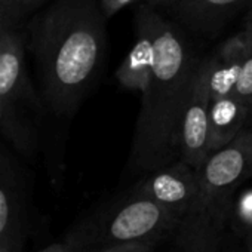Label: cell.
<instances>
[{"mask_svg": "<svg viewBox=\"0 0 252 252\" xmlns=\"http://www.w3.org/2000/svg\"><path fill=\"white\" fill-rule=\"evenodd\" d=\"M135 17L153 39L155 63L126 163L131 175L149 174L178 160L181 116L202 60L181 27L156 8L143 3Z\"/></svg>", "mask_w": 252, "mask_h": 252, "instance_id": "6da1fadb", "label": "cell"}, {"mask_svg": "<svg viewBox=\"0 0 252 252\" xmlns=\"http://www.w3.org/2000/svg\"><path fill=\"white\" fill-rule=\"evenodd\" d=\"M98 0H55L30 24L43 98L58 114H71L101 68L107 48Z\"/></svg>", "mask_w": 252, "mask_h": 252, "instance_id": "7a4b0ae2", "label": "cell"}, {"mask_svg": "<svg viewBox=\"0 0 252 252\" xmlns=\"http://www.w3.org/2000/svg\"><path fill=\"white\" fill-rule=\"evenodd\" d=\"M197 196L172 239L218 246L227 214L240 186L252 177V122L196 169Z\"/></svg>", "mask_w": 252, "mask_h": 252, "instance_id": "3957f363", "label": "cell"}, {"mask_svg": "<svg viewBox=\"0 0 252 252\" xmlns=\"http://www.w3.org/2000/svg\"><path fill=\"white\" fill-rule=\"evenodd\" d=\"M180 220L146 197H126L104 220L99 227L98 242L104 246L119 243H144L156 248L172 239Z\"/></svg>", "mask_w": 252, "mask_h": 252, "instance_id": "277c9868", "label": "cell"}, {"mask_svg": "<svg viewBox=\"0 0 252 252\" xmlns=\"http://www.w3.org/2000/svg\"><path fill=\"white\" fill-rule=\"evenodd\" d=\"M129 196L153 200L181 222L191 211L197 196L196 169L178 159L168 166L149 172L131 189Z\"/></svg>", "mask_w": 252, "mask_h": 252, "instance_id": "5b68a950", "label": "cell"}, {"mask_svg": "<svg viewBox=\"0 0 252 252\" xmlns=\"http://www.w3.org/2000/svg\"><path fill=\"white\" fill-rule=\"evenodd\" d=\"M209 104L208 58L203 57L183 110L178 135V159L194 169H197L208 158Z\"/></svg>", "mask_w": 252, "mask_h": 252, "instance_id": "8992f818", "label": "cell"}, {"mask_svg": "<svg viewBox=\"0 0 252 252\" xmlns=\"http://www.w3.org/2000/svg\"><path fill=\"white\" fill-rule=\"evenodd\" d=\"M24 45L20 34L8 32L0 34V108L3 126L11 137H20V123L15 116V104L27 96L29 80L24 61Z\"/></svg>", "mask_w": 252, "mask_h": 252, "instance_id": "52a82bcc", "label": "cell"}, {"mask_svg": "<svg viewBox=\"0 0 252 252\" xmlns=\"http://www.w3.org/2000/svg\"><path fill=\"white\" fill-rule=\"evenodd\" d=\"M252 8V0H180L172 6L178 23L202 37H217L239 14Z\"/></svg>", "mask_w": 252, "mask_h": 252, "instance_id": "ba28073f", "label": "cell"}, {"mask_svg": "<svg viewBox=\"0 0 252 252\" xmlns=\"http://www.w3.org/2000/svg\"><path fill=\"white\" fill-rule=\"evenodd\" d=\"M249 40L251 30L242 29L236 34L222 40L217 49L206 57L208 89L211 101L233 94L249 46Z\"/></svg>", "mask_w": 252, "mask_h": 252, "instance_id": "9c48e42d", "label": "cell"}, {"mask_svg": "<svg viewBox=\"0 0 252 252\" xmlns=\"http://www.w3.org/2000/svg\"><path fill=\"white\" fill-rule=\"evenodd\" d=\"M251 111L233 94L212 99L209 104L208 155L228 144L249 123Z\"/></svg>", "mask_w": 252, "mask_h": 252, "instance_id": "30bf717a", "label": "cell"}, {"mask_svg": "<svg viewBox=\"0 0 252 252\" xmlns=\"http://www.w3.org/2000/svg\"><path fill=\"white\" fill-rule=\"evenodd\" d=\"M137 40L116 71L117 82L132 91H146L155 63V45L146 24L135 17Z\"/></svg>", "mask_w": 252, "mask_h": 252, "instance_id": "8fae6325", "label": "cell"}, {"mask_svg": "<svg viewBox=\"0 0 252 252\" xmlns=\"http://www.w3.org/2000/svg\"><path fill=\"white\" fill-rule=\"evenodd\" d=\"M20 200L11 171L0 160V246H12L18 240Z\"/></svg>", "mask_w": 252, "mask_h": 252, "instance_id": "7c38bea8", "label": "cell"}, {"mask_svg": "<svg viewBox=\"0 0 252 252\" xmlns=\"http://www.w3.org/2000/svg\"><path fill=\"white\" fill-rule=\"evenodd\" d=\"M225 227L239 237L248 252H252V189H245L234 194Z\"/></svg>", "mask_w": 252, "mask_h": 252, "instance_id": "4fadbf2b", "label": "cell"}, {"mask_svg": "<svg viewBox=\"0 0 252 252\" xmlns=\"http://www.w3.org/2000/svg\"><path fill=\"white\" fill-rule=\"evenodd\" d=\"M233 95L240 102H243L252 113V30H251L249 46L243 60V65H242L237 83L233 89Z\"/></svg>", "mask_w": 252, "mask_h": 252, "instance_id": "5bb4252c", "label": "cell"}, {"mask_svg": "<svg viewBox=\"0 0 252 252\" xmlns=\"http://www.w3.org/2000/svg\"><path fill=\"white\" fill-rule=\"evenodd\" d=\"M21 17V0H0V34L15 32Z\"/></svg>", "mask_w": 252, "mask_h": 252, "instance_id": "9a60e30c", "label": "cell"}, {"mask_svg": "<svg viewBox=\"0 0 252 252\" xmlns=\"http://www.w3.org/2000/svg\"><path fill=\"white\" fill-rule=\"evenodd\" d=\"M85 243L79 237V234L73 236L71 239H67L65 242H57L52 243L43 249H39L37 252H82Z\"/></svg>", "mask_w": 252, "mask_h": 252, "instance_id": "2e32d148", "label": "cell"}, {"mask_svg": "<svg viewBox=\"0 0 252 252\" xmlns=\"http://www.w3.org/2000/svg\"><path fill=\"white\" fill-rule=\"evenodd\" d=\"M98 2H99V8H101L104 18L108 20L117 12H120L122 9L140 2V0H98Z\"/></svg>", "mask_w": 252, "mask_h": 252, "instance_id": "e0dca14e", "label": "cell"}, {"mask_svg": "<svg viewBox=\"0 0 252 252\" xmlns=\"http://www.w3.org/2000/svg\"><path fill=\"white\" fill-rule=\"evenodd\" d=\"M217 252H248V249L243 246V243L239 240V237H236L225 227V231L222 234V239H221V243H220Z\"/></svg>", "mask_w": 252, "mask_h": 252, "instance_id": "ac0fdd59", "label": "cell"}, {"mask_svg": "<svg viewBox=\"0 0 252 252\" xmlns=\"http://www.w3.org/2000/svg\"><path fill=\"white\" fill-rule=\"evenodd\" d=\"M98 252H156V248L144 243H119L104 246Z\"/></svg>", "mask_w": 252, "mask_h": 252, "instance_id": "d6986e66", "label": "cell"}, {"mask_svg": "<svg viewBox=\"0 0 252 252\" xmlns=\"http://www.w3.org/2000/svg\"><path fill=\"white\" fill-rule=\"evenodd\" d=\"M45 2H48V0H21V14L26 15L27 12L40 8Z\"/></svg>", "mask_w": 252, "mask_h": 252, "instance_id": "ffe728a7", "label": "cell"}, {"mask_svg": "<svg viewBox=\"0 0 252 252\" xmlns=\"http://www.w3.org/2000/svg\"><path fill=\"white\" fill-rule=\"evenodd\" d=\"M146 5H150L153 8H159V6H169L172 8L177 2H180V0H144Z\"/></svg>", "mask_w": 252, "mask_h": 252, "instance_id": "44dd1931", "label": "cell"}, {"mask_svg": "<svg viewBox=\"0 0 252 252\" xmlns=\"http://www.w3.org/2000/svg\"><path fill=\"white\" fill-rule=\"evenodd\" d=\"M243 29L252 30V8L245 14L243 17Z\"/></svg>", "mask_w": 252, "mask_h": 252, "instance_id": "7402d4cb", "label": "cell"}, {"mask_svg": "<svg viewBox=\"0 0 252 252\" xmlns=\"http://www.w3.org/2000/svg\"><path fill=\"white\" fill-rule=\"evenodd\" d=\"M171 252H199V251H194V249H187V248H183V246H178L174 243V248Z\"/></svg>", "mask_w": 252, "mask_h": 252, "instance_id": "603a6c76", "label": "cell"}, {"mask_svg": "<svg viewBox=\"0 0 252 252\" xmlns=\"http://www.w3.org/2000/svg\"><path fill=\"white\" fill-rule=\"evenodd\" d=\"M0 252H15V248H12V246H0Z\"/></svg>", "mask_w": 252, "mask_h": 252, "instance_id": "cb8c5ba5", "label": "cell"}, {"mask_svg": "<svg viewBox=\"0 0 252 252\" xmlns=\"http://www.w3.org/2000/svg\"><path fill=\"white\" fill-rule=\"evenodd\" d=\"M0 119H2V108H0Z\"/></svg>", "mask_w": 252, "mask_h": 252, "instance_id": "d4e9b609", "label": "cell"}, {"mask_svg": "<svg viewBox=\"0 0 252 252\" xmlns=\"http://www.w3.org/2000/svg\"><path fill=\"white\" fill-rule=\"evenodd\" d=\"M249 122H252V113H251V119H249Z\"/></svg>", "mask_w": 252, "mask_h": 252, "instance_id": "484cf974", "label": "cell"}]
</instances>
